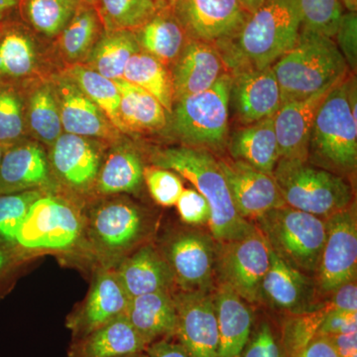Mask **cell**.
Wrapping results in <instances>:
<instances>
[{"mask_svg":"<svg viewBox=\"0 0 357 357\" xmlns=\"http://www.w3.org/2000/svg\"><path fill=\"white\" fill-rule=\"evenodd\" d=\"M301 16L296 0H265L238 31L217 45L232 72L272 67L297 42Z\"/></svg>","mask_w":357,"mask_h":357,"instance_id":"1","label":"cell"},{"mask_svg":"<svg viewBox=\"0 0 357 357\" xmlns=\"http://www.w3.org/2000/svg\"><path fill=\"white\" fill-rule=\"evenodd\" d=\"M151 161L189 181L208 201L211 213L208 225L217 243L236 241L255 230L256 225L237 213L218 160L210 151L188 146L165 148L155 151Z\"/></svg>","mask_w":357,"mask_h":357,"instance_id":"2","label":"cell"},{"mask_svg":"<svg viewBox=\"0 0 357 357\" xmlns=\"http://www.w3.org/2000/svg\"><path fill=\"white\" fill-rule=\"evenodd\" d=\"M272 69L282 103L304 100L331 88L349 73V66L333 38L302 27L293 48Z\"/></svg>","mask_w":357,"mask_h":357,"instance_id":"3","label":"cell"},{"mask_svg":"<svg viewBox=\"0 0 357 357\" xmlns=\"http://www.w3.org/2000/svg\"><path fill=\"white\" fill-rule=\"evenodd\" d=\"M357 84L347 76L335 84L317 112L309 156L342 172H352L357 164Z\"/></svg>","mask_w":357,"mask_h":357,"instance_id":"4","label":"cell"},{"mask_svg":"<svg viewBox=\"0 0 357 357\" xmlns=\"http://www.w3.org/2000/svg\"><path fill=\"white\" fill-rule=\"evenodd\" d=\"M272 175L286 206L295 210L326 220L354 203L344 177L307 161L280 158Z\"/></svg>","mask_w":357,"mask_h":357,"instance_id":"5","label":"cell"},{"mask_svg":"<svg viewBox=\"0 0 357 357\" xmlns=\"http://www.w3.org/2000/svg\"><path fill=\"white\" fill-rule=\"evenodd\" d=\"M231 75L225 73L211 88L176 102L171 131L183 146L220 150L229 133Z\"/></svg>","mask_w":357,"mask_h":357,"instance_id":"6","label":"cell"},{"mask_svg":"<svg viewBox=\"0 0 357 357\" xmlns=\"http://www.w3.org/2000/svg\"><path fill=\"white\" fill-rule=\"evenodd\" d=\"M256 222L270 248L284 261L307 276L317 273L326 243V220L285 206Z\"/></svg>","mask_w":357,"mask_h":357,"instance_id":"7","label":"cell"},{"mask_svg":"<svg viewBox=\"0 0 357 357\" xmlns=\"http://www.w3.org/2000/svg\"><path fill=\"white\" fill-rule=\"evenodd\" d=\"M269 264V244L257 225L243 238L218 243V280L248 304L261 302L263 279Z\"/></svg>","mask_w":357,"mask_h":357,"instance_id":"8","label":"cell"},{"mask_svg":"<svg viewBox=\"0 0 357 357\" xmlns=\"http://www.w3.org/2000/svg\"><path fill=\"white\" fill-rule=\"evenodd\" d=\"M83 222L65 202L41 196L32 204L15 245L24 250H68L79 241Z\"/></svg>","mask_w":357,"mask_h":357,"instance_id":"9","label":"cell"},{"mask_svg":"<svg viewBox=\"0 0 357 357\" xmlns=\"http://www.w3.org/2000/svg\"><path fill=\"white\" fill-rule=\"evenodd\" d=\"M162 255L182 291H211L217 276L218 243L210 234L177 232L167 241Z\"/></svg>","mask_w":357,"mask_h":357,"instance_id":"10","label":"cell"},{"mask_svg":"<svg viewBox=\"0 0 357 357\" xmlns=\"http://www.w3.org/2000/svg\"><path fill=\"white\" fill-rule=\"evenodd\" d=\"M147 230L144 213L126 199L105 202L91 211L89 236L102 257L114 259L139 243Z\"/></svg>","mask_w":357,"mask_h":357,"instance_id":"11","label":"cell"},{"mask_svg":"<svg viewBox=\"0 0 357 357\" xmlns=\"http://www.w3.org/2000/svg\"><path fill=\"white\" fill-rule=\"evenodd\" d=\"M326 237L317 284L321 292L332 293L347 282L356 280L357 220L356 206L326 218Z\"/></svg>","mask_w":357,"mask_h":357,"instance_id":"12","label":"cell"},{"mask_svg":"<svg viewBox=\"0 0 357 357\" xmlns=\"http://www.w3.org/2000/svg\"><path fill=\"white\" fill-rule=\"evenodd\" d=\"M232 203L244 220H259L270 211L285 206L273 175L258 170L241 160H218Z\"/></svg>","mask_w":357,"mask_h":357,"instance_id":"13","label":"cell"},{"mask_svg":"<svg viewBox=\"0 0 357 357\" xmlns=\"http://www.w3.org/2000/svg\"><path fill=\"white\" fill-rule=\"evenodd\" d=\"M176 333L192 357H218L220 335L213 292L182 291L173 296Z\"/></svg>","mask_w":357,"mask_h":357,"instance_id":"14","label":"cell"},{"mask_svg":"<svg viewBox=\"0 0 357 357\" xmlns=\"http://www.w3.org/2000/svg\"><path fill=\"white\" fill-rule=\"evenodd\" d=\"M173 13L190 39L213 45L234 36L248 16L239 0H178Z\"/></svg>","mask_w":357,"mask_h":357,"instance_id":"15","label":"cell"},{"mask_svg":"<svg viewBox=\"0 0 357 357\" xmlns=\"http://www.w3.org/2000/svg\"><path fill=\"white\" fill-rule=\"evenodd\" d=\"M281 105L280 88L272 67L231 75L229 105L244 126L273 117Z\"/></svg>","mask_w":357,"mask_h":357,"instance_id":"16","label":"cell"},{"mask_svg":"<svg viewBox=\"0 0 357 357\" xmlns=\"http://www.w3.org/2000/svg\"><path fill=\"white\" fill-rule=\"evenodd\" d=\"M52 86L65 133L103 140L119 137L121 131L72 79L68 76L58 77Z\"/></svg>","mask_w":357,"mask_h":357,"instance_id":"17","label":"cell"},{"mask_svg":"<svg viewBox=\"0 0 357 357\" xmlns=\"http://www.w3.org/2000/svg\"><path fill=\"white\" fill-rule=\"evenodd\" d=\"M129 301L115 271L102 270L96 275L81 309L68 321L76 340L88 335L112 319L126 314Z\"/></svg>","mask_w":357,"mask_h":357,"instance_id":"18","label":"cell"},{"mask_svg":"<svg viewBox=\"0 0 357 357\" xmlns=\"http://www.w3.org/2000/svg\"><path fill=\"white\" fill-rule=\"evenodd\" d=\"M223 70L225 62L215 45L188 40L171 73L174 102L211 88Z\"/></svg>","mask_w":357,"mask_h":357,"instance_id":"19","label":"cell"},{"mask_svg":"<svg viewBox=\"0 0 357 357\" xmlns=\"http://www.w3.org/2000/svg\"><path fill=\"white\" fill-rule=\"evenodd\" d=\"M335 86L304 100L282 103L273 116L280 158L307 161L317 112Z\"/></svg>","mask_w":357,"mask_h":357,"instance_id":"20","label":"cell"},{"mask_svg":"<svg viewBox=\"0 0 357 357\" xmlns=\"http://www.w3.org/2000/svg\"><path fill=\"white\" fill-rule=\"evenodd\" d=\"M270 264L262 283V301L292 314L314 311V287L307 275L289 265L270 248Z\"/></svg>","mask_w":357,"mask_h":357,"instance_id":"21","label":"cell"},{"mask_svg":"<svg viewBox=\"0 0 357 357\" xmlns=\"http://www.w3.org/2000/svg\"><path fill=\"white\" fill-rule=\"evenodd\" d=\"M52 166L63 182L76 190L96 183L102 160L100 149L89 138L64 133L52 146Z\"/></svg>","mask_w":357,"mask_h":357,"instance_id":"22","label":"cell"},{"mask_svg":"<svg viewBox=\"0 0 357 357\" xmlns=\"http://www.w3.org/2000/svg\"><path fill=\"white\" fill-rule=\"evenodd\" d=\"M50 171L44 150L33 143H16L0 162V195L31 191L50 185Z\"/></svg>","mask_w":357,"mask_h":357,"instance_id":"23","label":"cell"},{"mask_svg":"<svg viewBox=\"0 0 357 357\" xmlns=\"http://www.w3.org/2000/svg\"><path fill=\"white\" fill-rule=\"evenodd\" d=\"M220 335L218 357H239L250 337L253 314L245 302L225 284L213 292Z\"/></svg>","mask_w":357,"mask_h":357,"instance_id":"24","label":"cell"},{"mask_svg":"<svg viewBox=\"0 0 357 357\" xmlns=\"http://www.w3.org/2000/svg\"><path fill=\"white\" fill-rule=\"evenodd\" d=\"M115 273L128 297L170 292L175 281L163 255L147 245L124 258Z\"/></svg>","mask_w":357,"mask_h":357,"instance_id":"25","label":"cell"},{"mask_svg":"<svg viewBox=\"0 0 357 357\" xmlns=\"http://www.w3.org/2000/svg\"><path fill=\"white\" fill-rule=\"evenodd\" d=\"M147 347L146 342L122 314L77 340L70 357H128L146 351Z\"/></svg>","mask_w":357,"mask_h":357,"instance_id":"26","label":"cell"},{"mask_svg":"<svg viewBox=\"0 0 357 357\" xmlns=\"http://www.w3.org/2000/svg\"><path fill=\"white\" fill-rule=\"evenodd\" d=\"M126 317L148 347L160 338L172 337L176 333L177 312L170 292L144 294L131 298Z\"/></svg>","mask_w":357,"mask_h":357,"instance_id":"27","label":"cell"},{"mask_svg":"<svg viewBox=\"0 0 357 357\" xmlns=\"http://www.w3.org/2000/svg\"><path fill=\"white\" fill-rule=\"evenodd\" d=\"M227 147L232 159L241 160L272 175L280 159L273 117L237 129L230 135Z\"/></svg>","mask_w":357,"mask_h":357,"instance_id":"28","label":"cell"},{"mask_svg":"<svg viewBox=\"0 0 357 357\" xmlns=\"http://www.w3.org/2000/svg\"><path fill=\"white\" fill-rule=\"evenodd\" d=\"M37 66L31 30L13 18L0 26V82L13 83L30 76Z\"/></svg>","mask_w":357,"mask_h":357,"instance_id":"29","label":"cell"},{"mask_svg":"<svg viewBox=\"0 0 357 357\" xmlns=\"http://www.w3.org/2000/svg\"><path fill=\"white\" fill-rule=\"evenodd\" d=\"M140 49L166 66L175 62L189 36L173 11L159 10L144 25L133 31Z\"/></svg>","mask_w":357,"mask_h":357,"instance_id":"30","label":"cell"},{"mask_svg":"<svg viewBox=\"0 0 357 357\" xmlns=\"http://www.w3.org/2000/svg\"><path fill=\"white\" fill-rule=\"evenodd\" d=\"M114 82L121 93L119 115L126 132H149L166 128L168 112L153 96L124 79Z\"/></svg>","mask_w":357,"mask_h":357,"instance_id":"31","label":"cell"},{"mask_svg":"<svg viewBox=\"0 0 357 357\" xmlns=\"http://www.w3.org/2000/svg\"><path fill=\"white\" fill-rule=\"evenodd\" d=\"M141 50L133 31H105L86 59V67L102 76L119 81L129 59Z\"/></svg>","mask_w":357,"mask_h":357,"instance_id":"32","label":"cell"},{"mask_svg":"<svg viewBox=\"0 0 357 357\" xmlns=\"http://www.w3.org/2000/svg\"><path fill=\"white\" fill-rule=\"evenodd\" d=\"M143 171L142 160L135 151L126 148L116 149L102 164L96 190L102 195L138 191L144 181Z\"/></svg>","mask_w":357,"mask_h":357,"instance_id":"33","label":"cell"},{"mask_svg":"<svg viewBox=\"0 0 357 357\" xmlns=\"http://www.w3.org/2000/svg\"><path fill=\"white\" fill-rule=\"evenodd\" d=\"M105 32L102 20L93 6L83 3L57 37L60 50L70 62H79L89 53Z\"/></svg>","mask_w":357,"mask_h":357,"instance_id":"34","label":"cell"},{"mask_svg":"<svg viewBox=\"0 0 357 357\" xmlns=\"http://www.w3.org/2000/svg\"><path fill=\"white\" fill-rule=\"evenodd\" d=\"M82 4L79 0H20L17 13L30 30L57 38Z\"/></svg>","mask_w":357,"mask_h":357,"instance_id":"35","label":"cell"},{"mask_svg":"<svg viewBox=\"0 0 357 357\" xmlns=\"http://www.w3.org/2000/svg\"><path fill=\"white\" fill-rule=\"evenodd\" d=\"M122 79L153 96L171 114L174 105L172 79L166 66L158 59L146 52H137L129 59Z\"/></svg>","mask_w":357,"mask_h":357,"instance_id":"36","label":"cell"},{"mask_svg":"<svg viewBox=\"0 0 357 357\" xmlns=\"http://www.w3.org/2000/svg\"><path fill=\"white\" fill-rule=\"evenodd\" d=\"M79 89L102 110L117 130L126 132L119 115L121 93L114 81L102 76L86 66L74 64L66 72Z\"/></svg>","mask_w":357,"mask_h":357,"instance_id":"37","label":"cell"},{"mask_svg":"<svg viewBox=\"0 0 357 357\" xmlns=\"http://www.w3.org/2000/svg\"><path fill=\"white\" fill-rule=\"evenodd\" d=\"M27 121L34 135L49 146H53L62 135V121L53 86L41 84L33 91L28 100Z\"/></svg>","mask_w":357,"mask_h":357,"instance_id":"38","label":"cell"},{"mask_svg":"<svg viewBox=\"0 0 357 357\" xmlns=\"http://www.w3.org/2000/svg\"><path fill=\"white\" fill-rule=\"evenodd\" d=\"M105 31H135L158 13L156 0H96Z\"/></svg>","mask_w":357,"mask_h":357,"instance_id":"39","label":"cell"},{"mask_svg":"<svg viewBox=\"0 0 357 357\" xmlns=\"http://www.w3.org/2000/svg\"><path fill=\"white\" fill-rule=\"evenodd\" d=\"M25 117L24 102L15 84L0 82V144L13 146L22 138Z\"/></svg>","mask_w":357,"mask_h":357,"instance_id":"40","label":"cell"},{"mask_svg":"<svg viewBox=\"0 0 357 357\" xmlns=\"http://www.w3.org/2000/svg\"><path fill=\"white\" fill-rule=\"evenodd\" d=\"M301 27L333 38L344 7L340 0H296Z\"/></svg>","mask_w":357,"mask_h":357,"instance_id":"41","label":"cell"},{"mask_svg":"<svg viewBox=\"0 0 357 357\" xmlns=\"http://www.w3.org/2000/svg\"><path fill=\"white\" fill-rule=\"evenodd\" d=\"M328 307H319L314 311L294 314L285 325L282 340V356L296 357L318 335Z\"/></svg>","mask_w":357,"mask_h":357,"instance_id":"42","label":"cell"},{"mask_svg":"<svg viewBox=\"0 0 357 357\" xmlns=\"http://www.w3.org/2000/svg\"><path fill=\"white\" fill-rule=\"evenodd\" d=\"M42 196L36 190L0 195V239L15 245L16 237L30 206Z\"/></svg>","mask_w":357,"mask_h":357,"instance_id":"43","label":"cell"},{"mask_svg":"<svg viewBox=\"0 0 357 357\" xmlns=\"http://www.w3.org/2000/svg\"><path fill=\"white\" fill-rule=\"evenodd\" d=\"M143 178L152 199L160 206H175L184 191L182 178L177 173L168 169L146 167L143 171Z\"/></svg>","mask_w":357,"mask_h":357,"instance_id":"44","label":"cell"},{"mask_svg":"<svg viewBox=\"0 0 357 357\" xmlns=\"http://www.w3.org/2000/svg\"><path fill=\"white\" fill-rule=\"evenodd\" d=\"M175 206L181 220L187 225H203L210 222V204L196 189H184Z\"/></svg>","mask_w":357,"mask_h":357,"instance_id":"45","label":"cell"},{"mask_svg":"<svg viewBox=\"0 0 357 357\" xmlns=\"http://www.w3.org/2000/svg\"><path fill=\"white\" fill-rule=\"evenodd\" d=\"M338 50L351 70L357 68V13L347 11L342 14L335 35Z\"/></svg>","mask_w":357,"mask_h":357,"instance_id":"46","label":"cell"},{"mask_svg":"<svg viewBox=\"0 0 357 357\" xmlns=\"http://www.w3.org/2000/svg\"><path fill=\"white\" fill-rule=\"evenodd\" d=\"M239 357H283L269 324L264 321L260 325Z\"/></svg>","mask_w":357,"mask_h":357,"instance_id":"47","label":"cell"},{"mask_svg":"<svg viewBox=\"0 0 357 357\" xmlns=\"http://www.w3.org/2000/svg\"><path fill=\"white\" fill-rule=\"evenodd\" d=\"M357 333V312L330 311L319 326L318 335H347Z\"/></svg>","mask_w":357,"mask_h":357,"instance_id":"48","label":"cell"},{"mask_svg":"<svg viewBox=\"0 0 357 357\" xmlns=\"http://www.w3.org/2000/svg\"><path fill=\"white\" fill-rule=\"evenodd\" d=\"M331 294L332 300L326 304L330 311L357 312L356 280L347 282Z\"/></svg>","mask_w":357,"mask_h":357,"instance_id":"49","label":"cell"},{"mask_svg":"<svg viewBox=\"0 0 357 357\" xmlns=\"http://www.w3.org/2000/svg\"><path fill=\"white\" fill-rule=\"evenodd\" d=\"M296 357H340L328 335H317Z\"/></svg>","mask_w":357,"mask_h":357,"instance_id":"50","label":"cell"},{"mask_svg":"<svg viewBox=\"0 0 357 357\" xmlns=\"http://www.w3.org/2000/svg\"><path fill=\"white\" fill-rule=\"evenodd\" d=\"M147 357H192L187 349L178 342L159 340L150 344L146 349Z\"/></svg>","mask_w":357,"mask_h":357,"instance_id":"51","label":"cell"},{"mask_svg":"<svg viewBox=\"0 0 357 357\" xmlns=\"http://www.w3.org/2000/svg\"><path fill=\"white\" fill-rule=\"evenodd\" d=\"M340 357H357V333L330 337Z\"/></svg>","mask_w":357,"mask_h":357,"instance_id":"52","label":"cell"},{"mask_svg":"<svg viewBox=\"0 0 357 357\" xmlns=\"http://www.w3.org/2000/svg\"><path fill=\"white\" fill-rule=\"evenodd\" d=\"M20 0H0V26L13 18Z\"/></svg>","mask_w":357,"mask_h":357,"instance_id":"53","label":"cell"},{"mask_svg":"<svg viewBox=\"0 0 357 357\" xmlns=\"http://www.w3.org/2000/svg\"><path fill=\"white\" fill-rule=\"evenodd\" d=\"M265 0H239L244 10L248 14L252 13L256 9L262 6Z\"/></svg>","mask_w":357,"mask_h":357,"instance_id":"54","label":"cell"},{"mask_svg":"<svg viewBox=\"0 0 357 357\" xmlns=\"http://www.w3.org/2000/svg\"><path fill=\"white\" fill-rule=\"evenodd\" d=\"M177 1L178 0H156V3L159 10L173 11Z\"/></svg>","mask_w":357,"mask_h":357,"instance_id":"55","label":"cell"},{"mask_svg":"<svg viewBox=\"0 0 357 357\" xmlns=\"http://www.w3.org/2000/svg\"><path fill=\"white\" fill-rule=\"evenodd\" d=\"M9 263H10L9 256L3 249L0 248V273L8 267Z\"/></svg>","mask_w":357,"mask_h":357,"instance_id":"56","label":"cell"},{"mask_svg":"<svg viewBox=\"0 0 357 357\" xmlns=\"http://www.w3.org/2000/svg\"><path fill=\"white\" fill-rule=\"evenodd\" d=\"M340 1L342 2V6L344 7L345 10L356 13L357 0H340Z\"/></svg>","mask_w":357,"mask_h":357,"instance_id":"57","label":"cell"},{"mask_svg":"<svg viewBox=\"0 0 357 357\" xmlns=\"http://www.w3.org/2000/svg\"><path fill=\"white\" fill-rule=\"evenodd\" d=\"M6 146H4V145L0 144V162H1L2 156H3L4 152H6V150L7 149Z\"/></svg>","mask_w":357,"mask_h":357,"instance_id":"58","label":"cell"},{"mask_svg":"<svg viewBox=\"0 0 357 357\" xmlns=\"http://www.w3.org/2000/svg\"><path fill=\"white\" fill-rule=\"evenodd\" d=\"M83 3L89 4V6H96V0H79Z\"/></svg>","mask_w":357,"mask_h":357,"instance_id":"59","label":"cell"},{"mask_svg":"<svg viewBox=\"0 0 357 357\" xmlns=\"http://www.w3.org/2000/svg\"><path fill=\"white\" fill-rule=\"evenodd\" d=\"M128 357H147V354H143V352H141V354H135V356H131Z\"/></svg>","mask_w":357,"mask_h":357,"instance_id":"60","label":"cell"}]
</instances>
